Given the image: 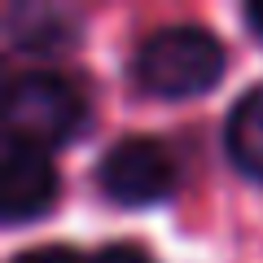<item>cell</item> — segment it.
Segmentation results:
<instances>
[{
    "label": "cell",
    "mask_w": 263,
    "mask_h": 263,
    "mask_svg": "<svg viewBox=\"0 0 263 263\" xmlns=\"http://www.w3.org/2000/svg\"><path fill=\"white\" fill-rule=\"evenodd\" d=\"M92 92L66 70H13L0 84V141L66 149L92 132Z\"/></svg>",
    "instance_id": "1"
},
{
    "label": "cell",
    "mask_w": 263,
    "mask_h": 263,
    "mask_svg": "<svg viewBox=\"0 0 263 263\" xmlns=\"http://www.w3.org/2000/svg\"><path fill=\"white\" fill-rule=\"evenodd\" d=\"M228 48L202 22H167L136 40L127 57V79L154 101H193L224 84Z\"/></svg>",
    "instance_id": "2"
},
{
    "label": "cell",
    "mask_w": 263,
    "mask_h": 263,
    "mask_svg": "<svg viewBox=\"0 0 263 263\" xmlns=\"http://www.w3.org/2000/svg\"><path fill=\"white\" fill-rule=\"evenodd\" d=\"M92 184L114 206H127V211L162 206L180 193V158L171 154L162 136L132 132V136H119L97 158Z\"/></svg>",
    "instance_id": "3"
},
{
    "label": "cell",
    "mask_w": 263,
    "mask_h": 263,
    "mask_svg": "<svg viewBox=\"0 0 263 263\" xmlns=\"http://www.w3.org/2000/svg\"><path fill=\"white\" fill-rule=\"evenodd\" d=\"M57 197H62V176L53 154L0 141V219L5 224H35L57 206Z\"/></svg>",
    "instance_id": "4"
},
{
    "label": "cell",
    "mask_w": 263,
    "mask_h": 263,
    "mask_svg": "<svg viewBox=\"0 0 263 263\" xmlns=\"http://www.w3.org/2000/svg\"><path fill=\"white\" fill-rule=\"evenodd\" d=\"M9 53L22 57H66L84 44V13L57 0H9L0 13Z\"/></svg>",
    "instance_id": "5"
},
{
    "label": "cell",
    "mask_w": 263,
    "mask_h": 263,
    "mask_svg": "<svg viewBox=\"0 0 263 263\" xmlns=\"http://www.w3.org/2000/svg\"><path fill=\"white\" fill-rule=\"evenodd\" d=\"M224 158L241 180L263 184V79L250 84L224 114Z\"/></svg>",
    "instance_id": "6"
},
{
    "label": "cell",
    "mask_w": 263,
    "mask_h": 263,
    "mask_svg": "<svg viewBox=\"0 0 263 263\" xmlns=\"http://www.w3.org/2000/svg\"><path fill=\"white\" fill-rule=\"evenodd\" d=\"M9 263H88V254L75 250L70 241H44V246H27V250L9 254Z\"/></svg>",
    "instance_id": "7"
},
{
    "label": "cell",
    "mask_w": 263,
    "mask_h": 263,
    "mask_svg": "<svg viewBox=\"0 0 263 263\" xmlns=\"http://www.w3.org/2000/svg\"><path fill=\"white\" fill-rule=\"evenodd\" d=\"M88 263H158V259H154V250L145 241L119 237V241H105L97 254H88Z\"/></svg>",
    "instance_id": "8"
},
{
    "label": "cell",
    "mask_w": 263,
    "mask_h": 263,
    "mask_svg": "<svg viewBox=\"0 0 263 263\" xmlns=\"http://www.w3.org/2000/svg\"><path fill=\"white\" fill-rule=\"evenodd\" d=\"M241 27L250 31L254 44H263V0H246L241 5Z\"/></svg>",
    "instance_id": "9"
}]
</instances>
